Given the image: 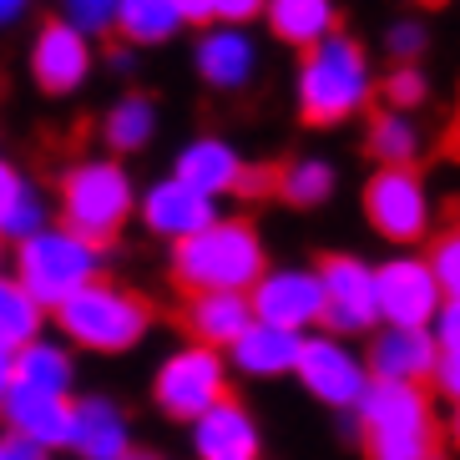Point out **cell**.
Here are the masks:
<instances>
[{"mask_svg":"<svg viewBox=\"0 0 460 460\" xmlns=\"http://www.w3.org/2000/svg\"><path fill=\"white\" fill-rule=\"evenodd\" d=\"M188 446L192 460H263V430H258L253 410L228 394L198 425H188Z\"/></svg>","mask_w":460,"mask_h":460,"instance_id":"obj_17","label":"cell"},{"mask_svg":"<svg viewBox=\"0 0 460 460\" xmlns=\"http://www.w3.org/2000/svg\"><path fill=\"white\" fill-rule=\"evenodd\" d=\"M248 172V163L238 157V147H233L228 137H192V142H182L172 157V177H182V182H192L198 192H208V198H228V192H238V177Z\"/></svg>","mask_w":460,"mask_h":460,"instance_id":"obj_19","label":"cell"},{"mask_svg":"<svg viewBox=\"0 0 460 460\" xmlns=\"http://www.w3.org/2000/svg\"><path fill=\"white\" fill-rule=\"evenodd\" d=\"M11 394H15V354H0V420H5Z\"/></svg>","mask_w":460,"mask_h":460,"instance_id":"obj_41","label":"cell"},{"mask_svg":"<svg viewBox=\"0 0 460 460\" xmlns=\"http://www.w3.org/2000/svg\"><path fill=\"white\" fill-rule=\"evenodd\" d=\"M0 460H11V456H5V435H0Z\"/></svg>","mask_w":460,"mask_h":460,"instance_id":"obj_47","label":"cell"},{"mask_svg":"<svg viewBox=\"0 0 460 460\" xmlns=\"http://www.w3.org/2000/svg\"><path fill=\"white\" fill-rule=\"evenodd\" d=\"M263 273L269 253L248 217H223L172 248V284L182 294H253Z\"/></svg>","mask_w":460,"mask_h":460,"instance_id":"obj_3","label":"cell"},{"mask_svg":"<svg viewBox=\"0 0 460 460\" xmlns=\"http://www.w3.org/2000/svg\"><path fill=\"white\" fill-rule=\"evenodd\" d=\"M415 5H425V11H435V5H446V0H415Z\"/></svg>","mask_w":460,"mask_h":460,"instance_id":"obj_46","label":"cell"},{"mask_svg":"<svg viewBox=\"0 0 460 460\" xmlns=\"http://www.w3.org/2000/svg\"><path fill=\"white\" fill-rule=\"evenodd\" d=\"M127 460H167V456H157V450H132Z\"/></svg>","mask_w":460,"mask_h":460,"instance_id":"obj_45","label":"cell"},{"mask_svg":"<svg viewBox=\"0 0 460 460\" xmlns=\"http://www.w3.org/2000/svg\"><path fill=\"white\" fill-rule=\"evenodd\" d=\"M304 339L309 334H294V329L258 324L253 319V329L228 349V365H233V375H243V379H288L298 369Z\"/></svg>","mask_w":460,"mask_h":460,"instance_id":"obj_20","label":"cell"},{"mask_svg":"<svg viewBox=\"0 0 460 460\" xmlns=\"http://www.w3.org/2000/svg\"><path fill=\"white\" fill-rule=\"evenodd\" d=\"M46 314L15 273H0V354H21L46 334Z\"/></svg>","mask_w":460,"mask_h":460,"instance_id":"obj_27","label":"cell"},{"mask_svg":"<svg viewBox=\"0 0 460 460\" xmlns=\"http://www.w3.org/2000/svg\"><path fill=\"white\" fill-rule=\"evenodd\" d=\"M369 375L375 385H430L435 365H440V344L430 329H390L379 324L369 334Z\"/></svg>","mask_w":460,"mask_h":460,"instance_id":"obj_15","label":"cell"},{"mask_svg":"<svg viewBox=\"0 0 460 460\" xmlns=\"http://www.w3.org/2000/svg\"><path fill=\"white\" fill-rule=\"evenodd\" d=\"M269 11V0H213V26H248Z\"/></svg>","mask_w":460,"mask_h":460,"instance_id":"obj_37","label":"cell"},{"mask_svg":"<svg viewBox=\"0 0 460 460\" xmlns=\"http://www.w3.org/2000/svg\"><path fill=\"white\" fill-rule=\"evenodd\" d=\"M117 5L122 0H61V21L82 31V36H117Z\"/></svg>","mask_w":460,"mask_h":460,"instance_id":"obj_33","label":"cell"},{"mask_svg":"<svg viewBox=\"0 0 460 460\" xmlns=\"http://www.w3.org/2000/svg\"><path fill=\"white\" fill-rule=\"evenodd\" d=\"M263 21H269L273 41L294 46V51L304 56L339 31V5L334 0H269Z\"/></svg>","mask_w":460,"mask_h":460,"instance_id":"obj_24","label":"cell"},{"mask_svg":"<svg viewBox=\"0 0 460 460\" xmlns=\"http://www.w3.org/2000/svg\"><path fill=\"white\" fill-rule=\"evenodd\" d=\"M0 435H5V456L11 460H51V450L26 440V435H11V430H0Z\"/></svg>","mask_w":460,"mask_h":460,"instance_id":"obj_39","label":"cell"},{"mask_svg":"<svg viewBox=\"0 0 460 460\" xmlns=\"http://www.w3.org/2000/svg\"><path fill=\"white\" fill-rule=\"evenodd\" d=\"M379 279V319L390 329H430L435 314L446 309V288L435 279L425 253H394L375 263Z\"/></svg>","mask_w":460,"mask_h":460,"instance_id":"obj_11","label":"cell"},{"mask_svg":"<svg viewBox=\"0 0 460 460\" xmlns=\"http://www.w3.org/2000/svg\"><path fill=\"white\" fill-rule=\"evenodd\" d=\"M192 71L213 92H243L258 76V41L243 26H208L192 46Z\"/></svg>","mask_w":460,"mask_h":460,"instance_id":"obj_18","label":"cell"},{"mask_svg":"<svg viewBox=\"0 0 460 460\" xmlns=\"http://www.w3.org/2000/svg\"><path fill=\"white\" fill-rule=\"evenodd\" d=\"M31 82H36V92L46 96H76L86 86V76L96 71V46L92 36H82V31L71 26V21H46L36 36H31Z\"/></svg>","mask_w":460,"mask_h":460,"instance_id":"obj_12","label":"cell"},{"mask_svg":"<svg viewBox=\"0 0 460 460\" xmlns=\"http://www.w3.org/2000/svg\"><path fill=\"white\" fill-rule=\"evenodd\" d=\"M137 217H142V228L152 233V238H163V243H188V238H198V233H208L213 223H223V213H217V198H208V192H198L192 182H182V177H157L147 192H142V203H137Z\"/></svg>","mask_w":460,"mask_h":460,"instance_id":"obj_14","label":"cell"},{"mask_svg":"<svg viewBox=\"0 0 460 460\" xmlns=\"http://www.w3.org/2000/svg\"><path fill=\"white\" fill-rule=\"evenodd\" d=\"M248 298H253L258 324H279L294 329V334L324 329V279H319V269H298V263L269 269Z\"/></svg>","mask_w":460,"mask_h":460,"instance_id":"obj_13","label":"cell"},{"mask_svg":"<svg viewBox=\"0 0 460 460\" xmlns=\"http://www.w3.org/2000/svg\"><path fill=\"white\" fill-rule=\"evenodd\" d=\"M430 334L440 344V354H460V298H446V309L435 314Z\"/></svg>","mask_w":460,"mask_h":460,"instance_id":"obj_36","label":"cell"},{"mask_svg":"<svg viewBox=\"0 0 460 460\" xmlns=\"http://www.w3.org/2000/svg\"><path fill=\"white\" fill-rule=\"evenodd\" d=\"M182 324H188V334L198 344H213V349L228 354L253 329V298L248 294H188Z\"/></svg>","mask_w":460,"mask_h":460,"instance_id":"obj_22","label":"cell"},{"mask_svg":"<svg viewBox=\"0 0 460 460\" xmlns=\"http://www.w3.org/2000/svg\"><path fill=\"white\" fill-rule=\"evenodd\" d=\"M132 420L111 394H76L71 415V460H127L132 456Z\"/></svg>","mask_w":460,"mask_h":460,"instance_id":"obj_16","label":"cell"},{"mask_svg":"<svg viewBox=\"0 0 460 460\" xmlns=\"http://www.w3.org/2000/svg\"><path fill=\"white\" fill-rule=\"evenodd\" d=\"M36 0H0V31H11L15 21H26V11Z\"/></svg>","mask_w":460,"mask_h":460,"instance_id":"obj_43","label":"cell"},{"mask_svg":"<svg viewBox=\"0 0 460 460\" xmlns=\"http://www.w3.org/2000/svg\"><path fill=\"white\" fill-rule=\"evenodd\" d=\"M71 415H76V400H61V394H36V390H15L11 405H5V430L26 435L36 446H46L51 456L71 446Z\"/></svg>","mask_w":460,"mask_h":460,"instance_id":"obj_21","label":"cell"},{"mask_svg":"<svg viewBox=\"0 0 460 460\" xmlns=\"http://www.w3.org/2000/svg\"><path fill=\"white\" fill-rule=\"evenodd\" d=\"M233 198H279V167H258V163H248V172L238 177V192H233Z\"/></svg>","mask_w":460,"mask_h":460,"instance_id":"obj_35","label":"cell"},{"mask_svg":"<svg viewBox=\"0 0 460 460\" xmlns=\"http://www.w3.org/2000/svg\"><path fill=\"white\" fill-rule=\"evenodd\" d=\"M430 385H435V394H446L450 405H460V354H440Z\"/></svg>","mask_w":460,"mask_h":460,"instance_id":"obj_38","label":"cell"},{"mask_svg":"<svg viewBox=\"0 0 460 460\" xmlns=\"http://www.w3.org/2000/svg\"><path fill=\"white\" fill-rule=\"evenodd\" d=\"M31 192V177L11 163V157H0V228L11 223V213L21 208V198Z\"/></svg>","mask_w":460,"mask_h":460,"instance_id":"obj_34","label":"cell"},{"mask_svg":"<svg viewBox=\"0 0 460 460\" xmlns=\"http://www.w3.org/2000/svg\"><path fill=\"white\" fill-rule=\"evenodd\" d=\"M15 390L76 400V349L61 334H41L36 344H26L15 354Z\"/></svg>","mask_w":460,"mask_h":460,"instance_id":"obj_23","label":"cell"},{"mask_svg":"<svg viewBox=\"0 0 460 460\" xmlns=\"http://www.w3.org/2000/svg\"><path fill=\"white\" fill-rule=\"evenodd\" d=\"M349 425L365 460H446L440 415L425 385H375Z\"/></svg>","mask_w":460,"mask_h":460,"instance_id":"obj_2","label":"cell"},{"mask_svg":"<svg viewBox=\"0 0 460 460\" xmlns=\"http://www.w3.org/2000/svg\"><path fill=\"white\" fill-rule=\"evenodd\" d=\"M324 279V334L339 339H369L385 319H379V279L375 263L359 253H329L319 263Z\"/></svg>","mask_w":460,"mask_h":460,"instance_id":"obj_10","label":"cell"},{"mask_svg":"<svg viewBox=\"0 0 460 460\" xmlns=\"http://www.w3.org/2000/svg\"><path fill=\"white\" fill-rule=\"evenodd\" d=\"M379 96V76L369 66V51L354 41L349 31H334L329 41L298 56L294 76V107L304 127H339L369 111Z\"/></svg>","mask_w":460,"mask_h":460,"instance_id":"obj_1","label":"cell"},{"mask_svg":"<svg viewBox=\"0 0 460 460\" xmlns=\"http://www.w3.org/2000/svg\"><path fill=\"white\" fill-rule=\"evenodd\" d=\"M294 379L304 385L309 400H319V405L334 410V415H354V410L365 405V394L375 390V375H369L365 349H354V339L324 334V329L304 339V354H298Z\"/></svg>","mask_w":460,"mask_h":460,"instance_id":"obj_8","label":"cell"},{"mask_svg":"<svg viewBox=\"0 0 460 460\" xmlns=\"http://www.w3.org/2000/svg\"><path fill=\"white\" fill-rule=\"evenodd\" d=\"M107 269V248L82 238V233H71L66 223H51L46 233L26 238V243L11 253V273L21 284L36 294L41 309H61L66 298H76L82 288H92Z\"/></svg>","mask_w":460,"mask_h":460,"instance_id":"obj_6","label":"cell"},{"mask_svg":"<svg viewBox=\"0 0 460 460\" xmlns=\"http://www.w3.org/2000/svg\"><path fill=\"white\" fill-rule=\"evenodd\" d=\"M379 102L390 111H410L415 117L430 102V76H425V66H390L379 76Z\"/></svg>","mask_w":460,"mask_h":460,"instance_id":"obj_30","label":"cell"},{"mask_svg":"<svg viewBox=\"0 0 460 460\" xmlns=\"http://www.w3.org/2000/svg\"><path fill=\"white\" fill-rule=\"evenodd\" d=\"M137 203L142 192L132 188L122 157H76L56 182V223L102 248L127 228V217H137Z\"/></svg>","mask_w":460,"mask_h":460,"instance_id":"obj_4","label":"cell"},{"mask_svg":"<svg viewBox=\"0 0 460 460\" xmlns=\"http://www.w3.org/2000/svg\"><path fill=\"white\" fill-rule=\"evenodd\" d=\"M430 51V31L425 21H390L385 26V56H390V66H420V56Z\"/></svg>","mask_w":460,"mask_h":460,"instance_id":"obj_31","label":"cell"},{"mask_svg":"<svg viewBox=\"0 0 460 460\" xmlns=\"http://www.w3.org/2000/svg\"><path fill=\"white\" fill-rule=\"evenodd\" d=\"M450 440L460 446V405H456V415H450Z\"/></svg>","mask_w":460,"mask_h":460,"instance_id":"obj_44","label":"cell"},{"mask_svg":"<svg viewBox=\"0 0 460 460\" xmlns=\"http://www.w3.org/2000/svg\"><path fill=\"white\" fill-rule=\"evenodd\" d=\"M334 192H339V167L329 157H294V163L279 167V203L298 208V213L324 208Z\"/></svg>","mask_w":460,"mask_h":460,"instance_id":"obj_28","label":"cell"},{"mask_svg":"<svg viewBox=\"0 0 460 460\" xmlns=\"http://www.w3.org/2000/svg\"><path fill=\"white\" fill-rule=\"evenodd\" d=\"M51 324L71 349L132 354L152 334V304L142 294H132V288L111 284V279H96L92 288H82L76 298H66L51 314Z\"/></svg>","mask_w":460,"mask_h":460,"instance_id":"obj_5","label":"cell"},{"mask_svg":"<svg viewBox=\"0 0 460 460\" xmlns=\"http://www.w3.org/2000/svg\"><path fill=\"white\" fill-rule=\"evenodd\" d=\"M365 152L375 157L379 167H415L420 152H425V132H420V122L410 117V111L379 107V111H369Z\"/></svg>","mask_w":460,"mask_h":460,"instance_id":"obj_26","label":"cell"},{"mask_svg":"<svg viewBox=\"0 0 460 460\" xmlns=\"http://www.w3.org/2000/svg\"><path fill=\"white\" fill-rule=\"evenodd\" d=\"M152 137H157V102L147 92H122L102 117L107 157H137L152 147Z\"/></svg>","mask_w":460,"mask_h":460,"instance_id":"obj_25","label":"cell"},{"mask_svg":"<svg viewBox=\"0 0 460 460\" xmlns=\"http://www.w3.org/2000/svg\"><path fill=\"white\" fill-rule=\"evenodd\" d=\"M425 258H430V269H435V279H440V288H446V298H460V223L435 233Z\"/></svg>","mask_w":460,"mask_h":460,"instance_id":"obj_32","label":"cell"},{"mask_svg":"<svg viewBox=\"0 0 460 460\" xmlns=\"http://www.w3.org/2000/svg\"><path fill=\"white\" fill-rule=\"evenodd\" d=\"M456 142H460V122H456Z\"/></svg>","mask_w":460,"mask_h":460,"instance_id":"obj_48","label":"cell"},{"mask_svg":"<svg viewBox=\"0 0 460 460\" xmlns=\"http://www.w3.org/2000/svg\"><path fill=\"white\" fill-rule=\"evenodd\" d=\"M365 217L369 228L394 248H415L435 228V198L420 167H375L365 182Z\"/></svg>","mask_w":460,"mask_h":460,"instance_id":"obj_9","label":"cell"},{"mask_svg":"<svg viewBox=\"0 0 460 460\" xmlns=\"http://www.w3.org/2000/svg\"><path fill=\"white\" fill-rule=\"evenodd\" d=\"M177 5V15H182V21H188V26H213V0H172Z\"/></svg>","mask_w":460,"mask_h":460,"instance_id":"obj_40","label":"cell"},{"mask_svg":"<svg viewBox=\"0 0 460 460\" xmlns=\"http://www.w3.org/2000/svg\"><path fill=\"white\" fill-rule=\"evenodd\" d=\"M228 379H233L228 354L188 339L172 354H163V365L152 375V405L167 420H177V425H198L208 410H217L228 400Z\"/></svg>","mask_w":460,"mask_h":460,"instance_id":"obj_7","label":"cell"},{"mask_svg":"<svg viewBox=\"0 0 460 460\" xmlns=\"http://www.w3.org/2000/svg\"><path fill=\"white\" fill-rule=\"evenodd\" d=\"M107 61H111V71L132 76V71H137V46H132V41H117V46L107 51Z\"/></svg>","mask_w":460,"mask_h":460,"instance_id":"obj_42","label":"cell"},{"mask_svg":"<svg viewBox=\"0 0 460 460\" xmlns=\"http://www.w3.org/2000/svg\"><path fill=\"white\" fill-rule=\"evenodd\" d=\"M188 26L172 0H122L117 5V36L132 46H163Z\"/></svg>","mask_w":460,"mask_h":460,"instance_id":"obj_29","label":"cell"}]
</instances>
